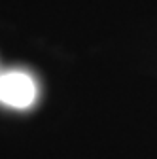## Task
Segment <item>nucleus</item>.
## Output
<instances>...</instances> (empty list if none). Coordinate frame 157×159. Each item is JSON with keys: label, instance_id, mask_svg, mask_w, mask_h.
<instances>
[{"label": "nucleus", "instance_id": "1", "mask_svg": "<svg viewBox=\"0 0 157 159\" xmlns=\"http://www.w3.org/2000/svg\"><path fill=\"white\" fill-rule=\"evenodd\" d=\"M36 95L38 87L30 74L21 70L0 74V102L2 104L15 110H25L34 104Z\"/></svg>", "mask_w": 157, "mask_h": 159}]
</instances>
